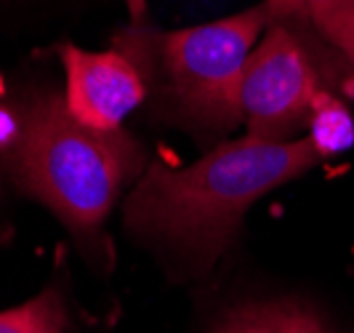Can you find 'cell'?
<instances>
[{
  "label": "cell",
  "mask_w": 354,
  "mask_h": 333,
  "mask_svg": "<svg viewBox=\"0 0 354 333\" xmlns=\"http://www.w3.org/2000/svg\"><path fill=\"white\" fill-rule=\"evenodd\" d=\"M325 158L301 136L221 141L192 165L149 160L125 200V229L187 275H208L264 195L315 171Z\"/></svg>",
  "instance_id": "obj_1"
},
{
  "label": "cell",
  "mask_w": 354,
  "mask_h": 333,
  "mask_svg": "<svg viewBox=\"0 0 354 333\" xmlns=\"http://www.w3.org/2000/svg\"><path fill=\"white\" fill-rule=\"evenodd\" d=\"M19 115V134L3 152L17 187L80 240H93L118 197L139 181L149 155L131 131H96L77 123L53 88L32 93Z\"/></svg>",
  "instance_id": "obj_2"
},
{
  "label": "cell",
  "mask_w": 354,
  "mask_h": 333,
  "mask_svg": "<svg viewBox=\"0 0 354 333\" xmlns=\"http://www.w3.org/2000/svg\"><path fill=\"white\" fill-rule=\"evenodd\" d=\"M269 24L266 6L256 3L232 17L174 33L128 24L112 46L142 70L147 96L165 123L200 139H218L243 125V72Z\"/></svg>",
  "instance_id": "obj_3"
},
{
  "label": "cell",
  "mask_w": 354,
  "mask_h": 333,
  "mask_svg": "<svg viewBox=\"0 0 354 333\" xmlns=\"http://www.w3.org/2000/svg\"><path fill=\"white\" fill-rule=\"evenodd\" d=\"M322 88L315 51L299 27L269 24L243 72L240 107L245 134L261 141L301 139Z\"/></svg>",
  "instance_id": "obj_4"
},
{
  "label": "cell",
  "mask_w": 354,
  "mask_h": 333,
  "mask_svg": "<svg viewBox=\"0 0 354 333\" xmlns=\"http://www.w3.org/2000/svg\"><path fill=\"white\" fill-rule=\"evenodd\" d=\"M56 51L64 67V105L77 123L96 131H118L147 102L142 70L120 48L86 51L64 43Z\"/></svg>",
  "instance_id": "obj_5"
},
{
  "label": "cell",
  "mask_w": 354,
  "mask_h": 333,
  "mask_svg": "<svg viewBox=\"0 0 354 333\" xmlns=\"http://www.w3.org/2000/svg\"><path fill=\"white\" fill-rule=\"evenodd\" d=\"M211 333H328L312 307L299 298H256L232 307Z\"/></svg>",
  "instance_id": "obj_6"
},
{
  "label": "cell",
  "mask_w": 354,
  "mask_h": 333,
  "mask_svg": "<svg viewBox=\"0 0 354 333\" xmlns=\"http://www.w3.org/2000/svg\"><path fill=\"white\" fill-rule=\"evenodd\" d=\"M306 139L315 144L325 163L336 158L341 152L354 147V118L344 99H338L333 91L322 88L312 105L309 115V128L304 134Z\"/></svg>",
  "instance_id": "obj_7"
},
{
  "label": "cell",
  "mask_w": 354,
  "mask_h": 333,
  "mask_svg": "<svg viewBox=\"0 0 354 333\" xmlns=\"http://www.w3.org/2000/svg\"><path fill=\"white\" fill-rule=\"evenodd\" d=\"M0 333H67V304L56 288H46L35 298L3 309Z\"/></svg>",
  "instance_id": "obj_8"
},
{
  "label": "cell",
  "mask_w": 354,
  "mask_h": 333,
  "mask_svg": "<svg viewBox=\"0 0 354 333\" xmlns=\"http://www.w3.org/2000/svg\"><path fill=\"white\" fill-rule=\"evenodd\" d=\"M272 24H296L315 30L319 21L354 8V0H261Z\"/></svg>",
  "instance_id": "obj_9"
},
{
  "label": "cell",
  "mask_w": 354,
  "mask_h": 333,
  "mask_svg": "<svg viewBox=\"0 0 354 333\" xmlns=\"http://www.w3.org/2000/svg\"><path fill=\"white\" fill-rule=\"evenodd\" d=\"M312 33H315L325 46H330V48L346 62V67H349L354 75V8L338 14V17H330V19H325V21H319Z\"/></svg>",
  "instance_id": "obj_10"
},
{
  "label": "cell",
  "mask_w": 354,
  "mask_h": 333,
  "mask_svg": "<svg viewBox=\"0 0 354 333\" xmlns=\"http://www.w3.org/2000/svg\"><path fill=\"white\" fill-rule=\"evenodd\" d=\"M19 134V115L17 112H8V109H0V150L6 152Z\"/></svg>",
  "instance_id": "obj_11"
},
{
  "label": "cell",
  "mask_w": 354,
  "mask_h": 333,
  "mask_svg": "<svg viewBox=\"0 0 354 333\" xmlns=\"http://www.w3.org/2000/svg\"><path fill=\"white\" fill-rule=\"evenodd\" d=\"M125 8H128L131 24H147V8H149V0H125Z\"/></svg>",
  "instance_id": "obj_12"
}]
</instances>
